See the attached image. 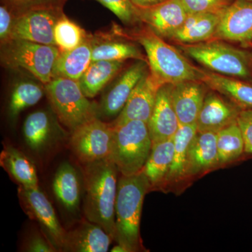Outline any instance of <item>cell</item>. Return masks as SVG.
Wrapping results in <instances>:
<instances>
[{
    "instance_id": "cell-1",
    "label": "cell",
    "mask_w": 252,
    "mask_h": 252,
    "mask_svg": "<svg viewBox=\"0 0 252 252\" xmlns=\"http://www.w3.org/2000/svg\"><path fill=\"white\" fill-rule=\"evenodd\" d=\"M84 165L86 220L102 226L115 240L119 169L111 158Z\"/></svg>"
},
{
    "instance_id": "cell-2",
    "label": "cell",
    "mask_w": 252,
    "mask_h": 252,
    "mask_svg": "<svg viewBox=\"0 0 252 252\" xmlns=\"http://www.w3.org/2000/svg\"><path fill=\"white\" fill-rule=\"evenodd\" d=\"M152 186L143 170L135 175H121L116 201V238L127 252L143 250L140 220L144 197Z\"/></svg>"
},
{
    "instance_id": "cell-3",
    "label": "cell",
    "mask_w": 252,
    "mask_h": 252,
    "mask_svg": "<svg viewBox=\"0 0 252 252\" xmlns=\"http://www.w3.org/2000/svg\"><path fill=\"white\" fill-rule=\"evenodd\" d=\"M145 50L149 71L162 85L185 81H202L203 69L189 62L185 55L147 27L131 36Z\"/></svg>"
},
{
    "instance_id": "cell-4",
    "label": "cell",
    "mask_w": 252,
    "mask_h": 252,
    "mask_svg": "<svg viewBox=\"0 0 252 252\" xmlns=\"http://www.w3.org/2000/svg\"><path fill=\"white\" fill-rule=\"evenodd\" d=\"M179 49L208 70L252 84L251 51L235 47L220 39L180 44Z\"/></svg>"
},
{
    "instance_id": "cell-5",
    "label": "cell",
    "mask_w": 252,
    "mask_h": 252,
    "mask_svg": "<svg viewBox=\"0 0 252 252\" xmlns=\"http://www.w3.org/2000/svg\"><path fill=\"white\" fill-rule=\"evenodd\" d=\"M112 125L114 135L110 158L121 175L130 176L142 171L153 144L147 123L132 120Z\"/></svg>"
},
{
    "instance_id": "cell-6",
    "label": "cell",
    "mask_w": 252,
    "mask_h": 252,
    "mask_svg": "<svg viewBox=\"0 0 252 252\" xmlns=\"http://www.w3.org/2000/svg\"><path fill=\"white\" fill-rule=\"evenodd\" d=\"M44 86L55 115L70 132L97 117V104L91 102L86 97L79 81L54 77Z\"/></svg>"
},
{
    "instance_id": "cell-7",
    "label": "cell",
    "mask_w": 252,
    "mask_h": 252,
    "mask_svg": "<svg viewBox=\"0 0 252 252\" xmlns=\"http://www.w3.org/2000/svg\"><path fill=\"white\" fill-rule=\"evenodd\" d=\"M57 46L22 39H10L1 44L0 60L8 69H23L44 85L54 79V71L60 55Z\"/></svg>"
},
{
    "instance_id": "cell-8",
    "label": "cell",
    "mask_w": 252,
    "mask_h": 252,
    "mask_svg": "<svg viewBox=\"0 0 252 252\" xmlns=\"http://www.w3.org/2000/svg\"><path fill=\"white\" fill-rule=\"evenodd\" d=\"M114 126L94 117L71 132V149L79 161L90 163L110 158Z\"/></svg>"
},
{
    "instance_id": "cell-9",
    "label": "cell",
    "mask_w": 252,
    "mask_h": 252,
    "mask_svg": "<svg viewBox=\"0 0 252 252\" xmlns=\"http://www.w3.org/2000/svg\"><path fill=\"white\" fill-rule=\"evenodd\" d=\"M18 198L26 215L36 220L42 234L58 252L63 251L66 231L60 223L51 202L38 188L20 186Z\"/></svg>"
},
{
    "instance_id": "cell-10",
    "label": "cell",
    "mask_w": 252,
    "mask_h": 252,
    "mask_svg": "<svg viewBox=\"0 0 252 252\" xmlns=\"http://www.w3.org/2000/svg\"><path fill=\"white\" fill-rule=\"evenodd\" d=\"M64 14L63 9H39L16 15L10 39L56 46L55 26Z\"/></svg>"
},
{
    "instance_id": "cell-11",
    "label": "cell",
    "mask_w": 252,
    "mask_h": 252,
    "mask_svg": "<svg viewBox=\"0 0 252 252\" xmlns=\"http://www.w3.org/2000/svg\"><path fill=\"white\" fill-rule=\"evenodd\" d=\"M212 39L252 47V1L234 0L220 13L218 27Z\"/></svg>"
},
{
    "instance_id": "cell-12",
    "label": "cell",
    "mask_w": 252,
    "mask_h": 252,
    "mask_svg": "<svg viewBox=\"0 0 252 252\" xmlns=\"http://www.w3.org/2000/svg\"><path fill=\"white\" fill-rule=\"evenodd\" d=\"M149 70L148 63L141 60L136 61L124 70L97 104V117L111 119L118 117L135 86Z\"/></svg>"
},
{
    "instance_id": "cell-13",
    "label": "cell",
    "mask_w": 252,
    "mask_h": 252,
    "mask_svg": "<svg viewBox=\"0 0 252 252\" xmlns=\"http://www.w3.org/2000/svg\"><path fill=\"white\" fill-rule=\"evenodd\" d=\"M137 10L141 23L164 39H170L188 16L182 0H166L148 7L137 6Z\"/></svg>"
},
{
    "instance_id": "cell-14",
    "label": "cell",
    "mask_w": 252,
    "mask_h": 252,
    "mask_svg": "<svg viewBox=\"0 0 252 252\" xmlns=\"http://www.w3.org/2000/svg\"><path fill=\"white\" fill-rule=\"evenodd\" d=\"M242 110L225 96L209 89L197 119L198 131L218 132L236 122Z\"/></svg>"
},
{
    "instance_id": "cell-15",
    "label": "cell",
    "mask_w": 252,
    "mask_h": 252,
    "mask_svg": "<svg viewBox=\"0 0 252 252\" xmlns=\"http://www.w3.org/2000/svg\"><path fill=\"white\" fill-rule=\"evenodd\" d=\"M161 86L149 70L135 86L124 109L112 124L118 125L132 120L142 121L148 124L155 106L158 91Z\"/></svg>"
},
{
    "instance_id": "cell-16",
    "label": "cell",
    "mask_w": 252,
    "mask_h": 252,
    "mask_svg": "<svg viewBox=\"0 0 252 252\" xmlns=\"http://www.w3.org/2000/svg\"><path fill=\"white\" fill-rule=\"evenodd\" d=\"M57 117L47 111L30 114L23 124V135L28 147L35 152L44 150L64 138L65 131L59 125Z\"/></svg>"
},
{
    "instance_id": "cell-17",
    "label": "cell",
    "mask_w": 252,
    "mask_h": 252,
    "mask_svg": "<svg viewBox=\"0 0 252 252\" xmlns=\"http://www.w3.org/2000/svg\"><path fill=\"white\" fill-rule=\"evenodd\" d=\"M172 84H163L158 91L155 106L148 124L152 144L170 140L180 127L171 97Z\"/></svg>"
},
{
    "instance_id": "cell-18",
    "label": "cell",
    "mask_w": 252,
    "mask_h": 252,
    "mask_svg": "<svg viewBox=\"0 0 252 252\" xmlns=\"http://www.w3.org/2000/svg\"><path fill=\"white\" fill-rule=\"evenodd\" d=\"M209 89L202 81H185L172 84V104L180 125L196 124Z\"/></svg>"
},
{
    "instance_id": "cell-19",
    "label": "cell",
    "mask_w": 252,
    "mask_h": 252,
    "mask_svg": "<svg viewBox=\"0 0 252 252\" xmlns=\"http://www.w3.org/2000/svg\"><path fill=\"white\" fill-rule=\"evenodd\" d=\"M113 240L102 226L86 220L66 231L63 251L106 252Z\"/></svg>"
},
{
    "instance_id": "cell-20",
    "label": "cell",
    "mask_w": 252,
    "mask_h": 252,
    "mask_svg": "<svg viewBox=\"0 0 252 252\" xmlns=\"http://www.w3.org/2000/svg\"><path fill=\"white\" fill-rule=\"evenodd\" d=\"M217 141V132L198 131L189 147L186 180L220 167Z\"/></svg>"
},
{
    "instance_id": "cell-21",
    "label": "cell",
    "mask_w": 252,
    "mask_h": 252,
    "mask_svg": "<svg viewBox=\"0 0 252 252\" xmlns=\"http://www.w3.org/2000/svg\"><path fill=\"white\" fill-rule=\"evenodd\" d=\"M220 13L188 14L180 29L169 40L179 44H194L211 40L220 21Z\"/></svg>"
},
{
    "instance_id": "cell-22",
    "label": "cell",
    "mask_w": 252,
    "mask_h": 252,
    "mask_svg": "<svg viewBox=\"0 0 252 252\" xmlns=\"http://www.w3.org/2000/svg\"><path fill=\"white\" fill-rule=\"evenodd\" d=\"M92 44V62L97 61H121L127 59L141 60L147 62L135 44L122 39H114L107 34L91 35ZM148 63V62H147Z\"/></svg>"
},
{
    "instance_id": "cell-23",
    "label": "cell",
    "mask_w": 252,
    "mask_h": 252,
    "mask_svg": "<svg viewBox=\"0 0 252 252\" xmlns=\"http://www.w3.org/2000/svg\"><path fill=\"white\" fill-rule=\"evenodd\" d=\"M202 81L212 90L220 93L243 109H252V84L208 69H203Z\"/></svg>"
},
{
    "instance_id": "cell-24",
    "label": "cell",
    "mask_w": 252,
    "mask_h": 252,
    "mask_svg": "<svg viewBox=\"0 0 252 252\" xmlns=\"http://www.w3.org/2000/svg\"><path fill=\"white\" fill-rule=\"evenodd\" d=\"M53 190L60 203L67 211H78L80 204L81 186L76 169L69 162L60 165L53 181Z\"/></svg>"
},
{
    "instance_id": "cell-25",
    "label": "cell",
    "mask_w": 252,
    "mask_h": 252,
    "mask_svg": "<svg viewBox=\"0 0 252 252\" xmlns=\"http://www.w3.org/2000/svg\"><path fill=\"white\" fill-rule=\"evenodd\" d=\"M173 138L152 144V151L143 171L152 186V189L163 188L173 159Z\"/></svg>"
},
{
    "instance_id": "cell-26",
    "label": "cell",
    "mask_w": 252,
    "mask_h": 252,
    "mask_svg": "<svg viewBox=\"0 0 252 252\" xmlns=\"http://www.w3.org/2000/svg\"><path fill=\"white\" fill-rule=\"evenodd\" d=\"M198 132L196 124L180 125L173 137V159L163 188L186 180L189 147Z\"/></svg>"
},
{
    "instance_id": "cell-27",
    "label": "cell",
    "mask_w": 252,
    "mask_h": 252,
    "mask_svg": "<svg viewBox=\"0 0 252 252\" xmlns=\"http://www.w3.org/2000/svg\"><path fill=\"white\" fill-rule=\"evenodd\" d=\"M125 61H93L79 79L81 90L88 98H94L122 71Z\"/></svg>"
},
{
    "instance_id": "cell-28",
    "label": "cell",
    "mask_w": 252,
    "mask_h": 252,
    "mask_svg": "<svg viewBox=\"0 0 252 252\" xmlns=\"http://www.w3.org/2000/svg\"><path fill=\"white\" fill-rule=\"evenodd\" d=\"M92 63L91 35L75 49L60 53L54 71V77L79 81Z\"/></svg>"
},
{
    "instance_id": "cell-29",
    "label": "cell",
    "mask_w": 252,
    "mask_h": 252,
    "mask_svg": "<svg viewBox=\"0 0 252 252\" xmlns=\"http://www.w3.org/2000/svg\"><path fill=\"white\" fill-rule=\"evenodd\" d=\"M0 164L20 186L27 188L39 187L34 164L21 151L11 146H5L0 154Z\"/></svg>"
},
{
    "instance_id": "cell-30",
    "label": "cell",
    "mask_w": 252,
    "mask_h": 252,
    "mask_svg": "<svg viewBox=\"0 0 252 252\" xmlns=\"http://www.w3.org/2000/svg\"><path fill=\"white\" fill-rule=\"evenodd\" d=\"M217 135L220 166L237 161L246 154L245 142L237 121L219 131Z\"/></svg>"
},
{
    "instance_id": "cell-31",
    "label": "cell",
    "mask_w": 252,
    "mask_h": 252,
    "mask_svg": "<svg viewBox=\"0 0 252 252\" xmlns=\"http://www.w3.org/2000/svg\"><path fill=\"white\" fill-rule=\"evenodd\" d=\"M44 94L45 88L37 83L22 81L15 85L10 96L8 114L12 122H15L19 114L25 109L35 105Z\"/></svg>"
},
{
    "instance_id": "cell-32",
    "label": "cell",
    "mask_w": 252,
    "mask_h": 252,
    "mask_svg": "<svg viewBox=\"0 0 252 252\" xmlns=\"http://www.w3.org/2000/svg\"><path fill=\"white\" fill-rule=\"evenodd\" d=\"M89 34L65 14L60 18L54 29V38L60 52L75 49L89 37Z\"/></svg>"
},
{
    "instance_id": "cell-33",
    "label": "cell",
    "mask_w": 252,
    "mask_h": 252,
    "mask_svg": "<svg viewBox=\"0 0 252 252\" xmlns=\"http://www.w3.org/2000/svg\"><path fill=\"white\" fill-rule=\"evenodd\" d=\"M117 16L124 25L133 26L140 24L137 6L131 0H96Z\"/></svg>"
},
{
    "instance_id": "cell-34",
    "label": "cell",
    "mask_w": 252,
    "mask_h": 252,
    "mask_svg": "<svg viewBox=\"0 0 252 252\" xmlns=\"http://www.w3.org/2000/svg\"><path fill=\"white\" fill-rule=\"evenodd\" d=\"M68 0H1L15 15L39 9H63Z\"/></svg>"
},
{
    "instance_id": "cell-35",
    "label": "cell",
    "mask_w": 252,
    "mask_h": 252,
    "mask_svg": "<svg viewBox=\"0 0 252 252\" xmlns=\"http://www.w3.org/2000/svg\"><path fill=\"white\" fill-rule=\"evenodd\" d=\"M234 0H182L188 14H220Z\"/></svg>"
},
{
    "instance_id": "cell-36",
    "label": "cell",
    "mask_w": 252,
    "mask_h": 252,
    "mask_svg": "<svg viewBox=\"0 0 252 252\" xmlns=\"http://www.w3.org/2000/svg\"><path fill=\"white\" fill-rule=\"evenodd\" d=\"M245 142V152L252 155V109H243L237 119Z\"/></svg>"
},
{
    "instance_id": "cell-37",
    "label": "cell",
    "mask_w": 252,
    "mask_h": 252,
    "mask_svg": "<svg viewBox=\"0 0 252 252\" xmlns=\"http://www.w3.org/2000/svg\"><path fill=\"white\" fill-rule=\"evenodd\" d=\"M16 15L6 5L0 6V42L4 44L10 39Z\"/></svg>"
},
{
    "instance_id": "cell-38",
    "label": "cell",
    "mask_w": 252,
    "mask_h": 252,
    "mask_svg": "<svg viewBox=\"0 0 252 252\" xmlns=\"http://www.w3.org/2000/svg\"><path fill=\"white\" fill-rule=\"evenodd\" d=\"M25 251L29 252H58L44 235H34L28 240Z\"/></svg>"
},
{
    "instance_id": "cell-39",
    "label": "cell",
    "mask_w": 252,
    "mask_h": 252,
    "mask_svg": "<svg viewBox=\"0 0 252 252\" xmlns=\"http://www.w3.org/2000/svg\"><path fill=\"white\" fill-rule=\"evenodd\" d=\"M137 7H148L154 5L160 4L166 0H131Z\"/></svg>"
},
{
    "instance_id": "cell-40",
    "label": "cell",
    "mask_w": 252,
    "mask_h": 252,
    "mask_svg": "<svg viewBox=\"0 0 252 252\" xmlns=\"http://www.w3.org/2000/svg\"><path fill=\"white\" fill-rule=\"evenodd\" d=\"M112 252H127V250H126L125 248H124L123 245H120V244H118L117 245L114 246V248L112 249L111 250Z\"/></svg>"
},
{
    "instance_id": "cell-41",
    "label": "cell",
    "mask_w": 252,
    "mask_h": 252,
    "mask_svg": "<svg viewBox=\"0 0 252 252\" xmlns=\"http://www.w3.org/2000/svg\"><path fill=\"white\" fill-rule=\"evenodd\" d=\"M250 51H251V52H252V49H251V50H250Z\"/></svg>"
},
{
    "instance_id": "cell-42",
    "label": "cell",
    "mask_w": 252,
    "mask_h": 252,
    "mask_svg": "<svg viewBox=\"0 0 252 252\" xmlns=\"http://www.w3.org/2000/svg\"><path fill=\"white\" fill-rule=\"evenodd\" d=\"M251 1H252V0H251Z\"/></svg>"
}]
</instances>
